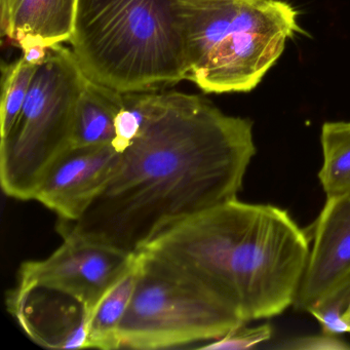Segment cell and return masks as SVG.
I'll return each instance as SVG.
<instances>
[{
    "instance_id": "11",
    "label": "cell",
    "mask_w": 350,
    "mask_h": 350,
    "mask_svg": "<svg viewBox=\"0 0 350 350\" xmlns=\"http://www.w3.org/2000/svg\"><path fill=\"white\" fill-rule=\"evenodd\" d=\"M77 0H14L1 33L21 48L30 44L46 48L69 42Z\"/></svg>"
},
{
    "instance_id": "18",
    "label": "cell",
    "mask_w": 350,
    "mask_h": 350,
    "mask_svg": "<svg viewBox=\"0 0 350 350\" xmlns=\"http://www.w3.org/2000/svg\"><path fill=\"white\" fill-rule=\"evenodd\" d=\"M273 329L268 323L258 327H247L245 325L233 329L220 339L210 341L202 346V349L241 350L251 349L259 344L269 341Z\"/></svg>"
},
{
    "instance_id": "6",
    "label": "cell",
    "mask_w": 350,
    "mask_h": 350,
    "mask_svg": "<svg viewBox=\"0 0 350 350\" xmlns=\"http://www.w3.org/2000/svg\"><path fill=\"white\" fill-rule=\"evenodd\" d=\"M85 79L71 49L50 48L15 124L0 138V183L5 196L34 200L54 163L70 148Z\"/></svg>"
},
{
    "instance_id": "3",
    "label": "cell",
    "mask_w": 350,
    "mask_h": 350,
    "mask_svg": "<svg viewBox=\"0 0 350 350\" xmlns=\"http://www.w3.org/2000/svg\"><path fill=\"white\" fill-rule=\"evenodd\" d=\"M187 81L206 94L247 93L303 30L282 0H169Z\"/></svg>"
},
{
    "instance_id": "1",
    "label": "cell",
    "mask_w": 350,
    "mask_h": 350,
    "mask_svg": "<svg viewBox=\"0 0 350 350\" xmlns=\"http://www.w3.org/2000/svg\"><path fill=\"white\" fill-rule=\"evenodd\" d=\"M256 153L253 122L200 95L149 91L142 130L109 183L59 232L138 254L169 229L237 198Z\"/></svg>"
},
{
    "instance_id": "8",
    "label": "cell",
    "mask_w": 350,
    "mask_h": 350,
    "mask_svg": "<svg viewBox=\"0 0 350 350\" xmlns=\"http://www.w3.org/2000/svg\"><path fill=\"white\" fill-rule=\"evenodd\" d=\"M120 157L112 145L71 147L54 163L34 200L60 222L77 220L109 183Z\"/></svg>"
},
{
    "instance_id": "14",
    "label": "cell",
    "mask_w": 350,
    "mask_h": 350,
    "mask_svg": "<svg viewBox=\"0 0 350 350\" xmlns=\"http://www.w3.org/2000/svg\"><path fill=\"white\" fill-rule=\"evenodd\" d=\"M321 143L319 179L327 198L350 194V122H325Z\"/></svg>"
},
{
    "instance_id": "20",
    "label": "cell",
    "mask_w": 350,
    "mask_h": 350,
    "mask_svg": "<svg viewBox=\"0 0 350 350\" xmlns=\"http://www.w3.org/2000/svg\"><path fill=\"white\" fill-rule=\"evenodd\" d=\"M14 0H0V24L7 21Z\"/></svg>"
},
{
    "instance_id": "17",
    "label": "cell",
    "mask_w": 350,
    "mask_h": 350,
    "mask_svg": "<svg viewBox=\"0 0 350 350\" xmlns=\"http://www.w3.org/2000/svg\"><path fill=\"white\" fill-rule=\"evenodd\" d=\"M148 92L124 93V106L116 116V137L112 143L120 153L132 144L142 130L147 116Z\"/></svg>"
},
{
    "instance_id": "12",
    "label": "cell",
    "mask_w": 350,
    "mask_h": 350,
    "mask_svg": "<svg viewBox=\"0 0 350 350\" xmlns=\"http://www.w3.org/2000/svg\"><path fill=\"white\" fill-rule=\"evenodd\" d=\"M122 106L124 93L87 77L75 108L71 147L112 145Z\"/></svg>"
},
{
    "instance_id": "10",
    "label": "cell",
    "mask_w": 350,
    "mask_h": 350,
    "mask_svg": "<svg viewBox=\"0 0 350 350\" xmlns=\"http://www.w3.org/2000/svg\"><path fill=\"white\" fill-rule=\"evenodd\" d=\"M312 247L295 299L308 309L350 275V194L329 196L315 224Z\"/></svg>"
},
{
    "instance_id": "13",
    "label": "cell",
    "mask_w": 350,
    "mask_h": 350,
    "mask_svg": "<svg viewBox=\"0 0 350 350\" xmlns=\"http://www.w3.org/2000/svg\"><path fill=\"white\" fill-rule=\"evenodd\" d=\"M138 280V254L130 269L104 296L88 323V348L120 349V327Z\"/></svg>"
},
{
    "instance_id": "4",
    "label": "cell",
    "mask_w": 350,
    "mask_h": 350,
    "mask_svg": "<svg viewBox=\"0 0 350 350\" xmlns=\"http://www.w3.org/2000/svg\"><path fill=\"white\" fill-rule=\"evenodd\" d=\"M69 44L88 79L120 93L187 81L169 0H77Z\"/></svg>"
},
{
    "instance_id": "19",
    "label": "cell",
    "mask_w": 350,
    "mask_h": 350,
    "mask_svg": "<svg viewBox=\"0 0 350 350\" xmlns=\"http://www.w3.org/2000/svg\"><path fill=\"white\" fill-rule=\"evenodd\" d=\"M275 348L293 350H347L350 349V344L339 339L337 336L323 333L321 335L293 338L282 342Z\"/></svg>"
},
{
    "instance_id": "15",
    "label": "cell",
    "mask_w": 350,
    "mask_h": 350,
    "mask_svg": "<svg viewBox=\"0 0 350 350\" xmlns=\"http://www.w3.org/2000/svg\"><path fill=\"white\" fill-rule=\"evenodd\" d=\"M38 66L26 62L21 57L1 68L0 138L7 136L15 124Z\"/></svg>"
},
{
    "instance_id": "5",
    "label": "cell",
    "mask_w": 350,
    "mask_h": 350,
    "mask_svg": "<svg viewBox=\"0 0 350 350\" xmlns=\"http://www.w3.org/2000/svg\"><path fill=\"white\" fill-rule=\"evenodd\" d=\"M243 325L237 309L204 282L150 252L138 253V280L120 327V348L214 341Z\"/></svg>"
},
{
    "instance_id": "2",
    "label": "cell",
    "mask_w": 350,
    "mask_h": 350,
    "mask_svg": "<svg viewBox=\"0 0 350 350\" xmlns=\"http://www.w3.org/2000/svg\"><path fill=\"white\" fill-rule=\"evenodd\" d=\"M144 250L204 282L247 323L294 305L310 252L286 211L237 198L179 223Z\"/></svg>"
},
{
    "instance_id": "9",
    "label": "cell",
    "mask_w": 350,
    "mask_h": 350,
    "mask_svg": "<svg viewBox=\"0 0 350 350\" xmlns=\"http://www.w3.org/2000/svg\"><path fill=\"white\" fill-rule=\"evenodd\" d=\"M7 303L8 310L38 345L52 349L88 348L89 314L72 297L46 286L17 284Z\"/></svg>"
},
{
    "instance_id": "7",
    "label": "cell",
    "mask_w": 350,
    "mask_h": 350,
    "mask_svg": "<svg viewBox=\"0 0 350 350\" xmlns=\"http://www.w3.org/2000/svg\"><path fill=\"white\" fill-rule=\"evenodd\" d=\"M137 254L77 237H64L52 255L24 262L18 284L53 288L72 297L91 317L100 301L130 269Z\"/></svg>"
},
{
    "instance_id": "16",
    "label": "cell",
    "mask_w": 350,
    "mask_h": 350,
    "mask_svg": "<svg viewBox=\"0 0 350 350\" xmlns=\"http://www.w3.org/2000/svg\"><path fill=\"white\" fill-rule=\"evenodd\" d=\"M307 312L321 323L323 333L350 334V275L321 297Z\"/></svg>"
}]
</instances>
